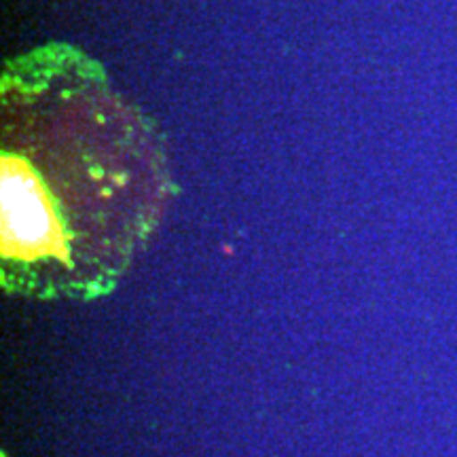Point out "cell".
<instances>
[{
	"label": "cell",
	"instance_id": "1",
	"mask_svg": "<svg viewBox=\"0 0 457 457\" xmlns=\"http://www.w3.org/2000/svg\"><path fill=\"white\" fill-rule=\"evenodd\" d=\"M176 195L168 145L106 68L47 43L0 72V286L32 301L111 295Z\"/></svg>",
	"mask_w": 457,
	"mask_h": 457
}]
</instances>
